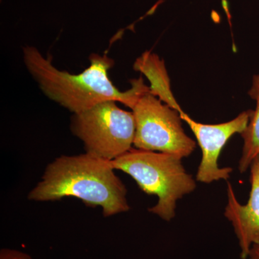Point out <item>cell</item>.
I'll list each match as a JSON object with an SVG mask.
<instances>
[{"label":"cell","instance_id":"cell-1","mask_svg":"<svg viewBox=\"0 0 259 259\" xmlns=\"http://www.w3.org/2000/svg\"><path fill=\"white\" fill-rule=\"evenodd\" d=\"M23 54L25 67L44 95L72 114L106 101L120 102L133 110L140 98L150 93L142 76L131 80L128 90L116 88L108 75L115 61L106 54H92L90 66L76 74L58 69L37 48L26 46Z\"/></svg>","mask_w":259,"mask_h":259},{"label":"cell","instance_id":"cell-2","mask_svg":"<svg viewBox=\"0 0 259 259\" xmlns=\"http://www.w3.org/2000/svg\"><path fill=\"white\" fill-rule=\"evenodd\" d=\"M112 161L85 152L61 156L46 168L28 194L35 202L75 197L90 207H100L105 218L127 212V189L116 175Z\"/></svg>","mask_w":259,"mask_h":259},{"label":"cell","instance_id":"cell-3","mask_svg":"<svg viewBox=\"0 0 259 259\" xmlns=\"http://www.w3.org/2000/svg\"><path fill=\"white\" fill-rule=\"evenodd\" d=\"M182 158L168 153L133 148L112 161L115 170L132 177L141 190L158 197L148 211L165 221L176 215L177 203L193 192L196 181L187 173Z\"/></svg>","mask_w":259,"mask_h":259},{"label":"cell","instance_id":"cell-4","mask_svg":"<svg viewBox=\"0 0 259 259\" xmlns=\"http://www.w3.org/2000/svg\"><path fill=\"white\" fill-rule=\"evenodd\" d=\"M117 103L103 102L72 114L70 129L82 142L85 152L113 161L134 148V112L122 110Z\"/></svg>","mask_w":259,"mask_h":259},{"label":"cell","instance_id":"cell-5","mask_svg":"<svg viewBox=\"0 0 259 259\" xmlns=\"http://www.w3.org/2000/svg\"><path fill=\"white\" fill-rule=\"evenodd\" d=\"M136 120L134 148L188 157L196 142L182 127L180 112L148 93L132 110Z\"/></svg>","mask_w":259,"mask_h":259},{"label":"cell","instance_id":"cell-6","mask_svg":"<svg viewBox=\"0 0 259 259\" xmlns=\"http://www.w3.org/2000/svg\"><path fill=\"white\" fill-rule=\"evenodd\" d=\"M252 110H246L228 122L204 124L194 120L185 112H181L182 120L190 127L202 150V160L197 169L196 180L210 184L215 181L228 180L231 177L233 168H221L218 165V158L232 136L241 134L246 128Z\"/></svg>","mask_w":259,"mask_h":259},{"label":"cell","instance_id":"cell-7","mask_svg":"<svg viewBox=\"0 0 259 259\" xmlns=\"http://www.w3.org/2000/svg\"><path fill=\"white\" fill-rule=\"evenodd\" d=\"M250 170L248 202L245 204L240 203L231 184L228 182V202L224 212L238 238L242 259H247L252 245L259 243V156L252 162Z\"/></svg>","mask_w":259,"mask_h":259},{"label":"cell","instance_id":"cell-8","mask_svg":"<svg viewBox=\"0 0 259 259\" xmlns=\"http://www.w3.org/2000/svg\"><path fill=\"white\" fill-rule=\"evenodd\" d=\"M134 69L150 81V94L180 112H183L174 96L164 61L151 51H146L135 61Z\"/></svg>","mask_w":259,"mask_h":259},{"label":"cell","instance_id":"cell-9","mask_svg":"<svg viewBox=\"0 0 259 259\" xmlns=\"http://www.w3.org/2000/svg\"><path fill=\"white\" fill-rule=\"evenodd\" d=\"M248 95L255 100L256 105L255 110H252L246 128L241 134L243 146L238 170L241 174L245 173L253 160L259 156V74L253 76Z\"/></svg>","mask_w":259,"mask_h":259},{"label":"cell","instance_id":"cell-10","mask_svg":"<svg viewBox=\"0 0 259 259\" xmlns=\"http://www.w3.org/2000/svg\"><path fill=\"white\" fill-rule=\"evenodd\" d=\"M0 259H32L28 253L12 248H2Z\"/></svg>","mask_w":259,"mask_h":259},{"label":"cell","instance_id":"cell-11","mask_svg":"<svg viewBox=\"0 0 259 259\" xmlns=\"http://www.w3.org/2000/svg\"><path fill=\"white\" fill-rule=\"evenodd\" d=\"M247 259H259V243L252 245Z\"/></svg>","mask_w":259,"mask_h":259}]
</instances>
